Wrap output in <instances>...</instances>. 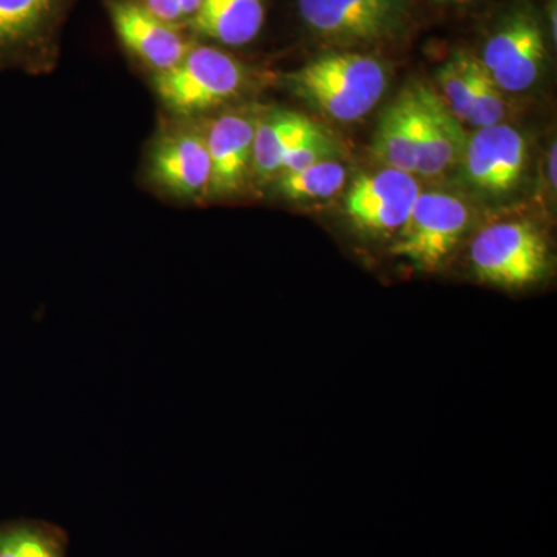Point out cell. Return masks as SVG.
<instances>
[{
  "instance_id": "obj_12",
  "label": "cell",
  "mask_w": 557,
  "mask_h": 557,
  "mask_svg": "<svg viewBox=\"0 0 557 557\" xmlns=\"http://www.w3.org/2000/svg\"><path fill=\"white\" fill-rule=\"evenodd\" d=\"M258 119L255 113L233 112L212 121L205 134L211 160V196H233L244 188L252 168Z\"/></svg>"
},
{
  "instance_id": "obj_14",
  "label": "cell",
  "mask_w": 557,
  "mask_h": 557,
  "mask_svg": "<svg viewBox=\"0 0 557 557\" xmlns=\"http://www.w3.org/2000/svg\"><path fill=\"white\" fill-rule=\"evenodd\" d=\"M265 22L262 0H203L190 30L226 47L252 42Z\"/></svg>"
},
{
  "instance_id": "obj_15",
  "label": "cell",
  "mask_w": 557,
  "mask_h": 557,
  "mask_svg": "<svg viewBox=\"0 0 557 557\" xmlns=\"http://www.w3.org/2000/svg\"><path fill=\"white\" fill-rule=\"evenodd\" d=\"M417 106L416 87H412L401 91L381 115L372 148L384 168L416 175Z\"/></svg>"
},
{
  "instance_id": "obj_25",
  "label": "cell",
  "mask_w": 557,
  "mask_h": 557,
  "mask_svg": "<svg viewBox=\"0 0 557 557\" xmlns=\"http://www.w3.org/2000/svg\"><path fill=\"white\" fill-rule=\"evenodd\" d=\"M435 2L443 3V5L463 7L471 3L472 0H435Z\"/></svg>"
},
{
  "instance_id": "obj_22",
  "label": "cell",
  "mask_w": 557,
  "mask_h": 557,
  "mask_svg": "<svg viewBox=\"0 0 557 557\" xmlns=\"http://www.w3.org/2000/svg\"><path fill=\"white\" fill-rule=\"evenodd\" d=\"M134 2L161 22L175 25V27L185 24L178 0H134Z\"/></svg>"
},
{
  "instance_id": "obj_9",
  "label": "cell",
  "mask_w": 557,
  "mask_h": 557,
  "mask_svg": "<svg viewBox=\"0 0 557 557\" xmlns=\"http://www.w3.org/2000/svg\"><path fill=\"white\" fill-rule=\"evenodd\" d=\"M108 11L124 49L156 75L175 67L194 46L180 27L157 20L134 0H108Z\"/></svg>"
},
{
  "instance_id": "obj_2",
  "label": "cell",
  "mask_w": 557,
  "mask_h": 557,
  "mask_svg": "<svg viewBox=\"0 0 557 557\" xmlns=\"http://www.w3.org/2000/svg\"><path fill=\"white\" fill-rule=\"evenodd\" d=\"M248 70L226 51L193 46L168 72L157 73L153 87L161 102L177 115L193 116L239 97Z\"/></svg>"
},
{
  "instance_id": "obj_20",
  "label": "cell",
  "mask_w": 557,
  "mask_h": 557,
  "mask_svg": "<svg viewBox=\"0 0 557 557\" xmlns=\"http://www.w3.org/2000/svg\"><path fill=\"white\" fill-rule=\"evenodd\" d=\"M471 54L458 51L438 70L440 87L445 95L443 101L461 123H467L471 102Z\"/></svg>"
},
{
  "instance_id": "obj_5",
  "label": "cell",
  "mask_w": 557,
  "mask_h": 557,
  "mask_svg": "<svg viewBox=\"0 0 557 557\" xmlns=\"http://www.w3.org/2000/svg\"><path fill=\"white\" fill-rule=\"evenodd\" d=\"M469 225V208L446 193H420L398 231L392 252L424 271L440 269L460 244Z\"/></svg>"
},
{
  "instance_id": "obj_21",
  "label": "cell",
  "mask_w": 557,
  "mask_h": 557,
  "mask_svg": "<svg viewBox=\"0 0 557 557\" xmlns=\"http://www.w3.org/2000/svg\"><path fill=\"white\" fill-rule=\"evenodd\" d=\"M335 152L336 149L332 139L321 127H317L306 138L300 139L298 145L288 150L287 156L282 161L277 177L307 170V168L321 163V161L333 160Z\"/></svg>"
},
{
  "instance_id": "obj_17",
  "label": "cell",
  "mask_w": 557,
  "mask_h": 557,
  "mask_svg": "<svg viewBox=\"0 0 557 557\" xmlns=\"http://www.w3.org/2000/svg\"><path fill=\"white\" fill-rule=\"evenodd\" d=\"M62 528L44 520L0 523V557H67Z\"/></svg>"
},
{
  "instance_id": "obj_18",
  "label": "cell",
  "mask_w": 557,
  "mask_h": 557,
  "mask_svg": "<svg viewBox=\"0 0 557 557\" xmlns=\"http://www.w3.org/2000/svg\"><path fill=\"white\" fill-rule=\"evenodd\" d=\"M347 170L343 163L325 160L307 170L277 177V190L292 201L327 200L346 185Z\"/></svg>"
},
{
  "instance_id": "obj_10",
  "label": "cell",
  "mask_w": 557,
  "mask_h": 557,
  "mask_svg": "<svg viewBox=\"0 0 557 557\" xmlns=\"http://www.w3.org/2000/svg\"><path fill=\"white\" fill-rule=\"evenodd\" d=\"M149 172L157 185L178 199L208 196L211 160L205 134L175 129L161 135L150 152Z\"/></svg>"
},
{
  "instance_id": "obj_6",
  "label": "cell",
  "mask_w": 557,
  "mask_h": 557,
  "mask_svg": "<svg viewBox=\"0 0 557 557\" xmlns=\"http://www.w3.org/2000/svg\"><path fill=\"white\" fill-rule=\"evenodd\" d=\"M480 62L502 91L531 89L547 62L544 33L536 17L525 10L511 14L487 39Z\"/></svg>"
},
{
  "instance_id": "obj_3",
  "label": "cell",
  "mask_w": 557,
  "mask_h": 557,
  "mask_svg": "<svg viewBox=\"0 0 557 557\" xmlns=\"http://www.w3.org/2000/svg\"><path fill=\"white\" fill-rule=\"evenodd\" d=\"M469 259L475 276L485 284L522 289L547 274L549 245L533 223L511 220L480 231L472 240Z\"/></svg>"
},
{
  "instance_id": "obj_24",
  "label": "cell",
  "mask_w": 557,
  "mask_h": 557,
  "mask_svg": "<svg viewBox=\"0 0 557 557\" xmlns=\"http://www.w3.org/2000/svg\"><path fill=\"white\" fill-rule=\"evenodd\" d=\"M201 2H203V0H178L180 10H182L185 24H188V22L196 16L197 11L200 10Z\"/></svg>"
},
{
  "instance_id": "obj_8",
  "label": "cell",
  "mask_w": 557,
  "mask_h": 557,
  "mask_svg": "<svg viewBox=\"0 0 557 557\" xmlns=\"http://www.w3.org/2000/svg\"><path fill=\"white\" fill-rule=\"evenodd\" d=\"M527 141L507 124L475 129L468 138L463 163L469 183L482 193L500 196L519 185L527 164Z\"/></svg>"
},
{
  "instance_id": "obj_23",
  "label": "cell",
  "mask_w": 557,
  "mask_h": 557,
  "mask_svg": "<svg viewBox=\"0 0 557 557\" xmlns=\"http://www.w3.org/2000/svg\"><path fill=\"white\" fill-rule=\"evenodd\" d=\"M557 149L556 143L549 146L547 157V178L549 188L556 189L557 186V171H556Z\"/></svg>"
},
{
  "instance_id": "obj_16",
  "label": "cell",
  "mask_w": 557,
  "mask_h": 557,
  "mask_svg": "<svg viewBox=\"0 0 557 557\" xmlns=\"http://www.w3.org/2000/svg\"><path fill=\"white\" fill-rule=\"evenodd\" d=\"M317 127L307 116L287 110H274L259 116L252 143L251 172L259 180L276 178L288 150Z\"/></svg>"
},
{
  "instance_id": "obj_7",
  "label": "cell",
  "mask_w": 557,
  "mask_h": 557,
  "mask_svg": "<svg viewBox=\"0 0 557 557\" xmlns=\"http://www.w3.org/2000/svg\"><path fill=\"white\" fill-rule=\"evenodd\" d=\"M420 193L413 175L383 168L355 180L346 196V214L358 230L388 236L403 228Z\"/></svg>"
},
{
  "instance_id": "obj_1",
  "label": "cell",
  "mask_w": 557,
  "mask_h": 557,
  "mask_svg": "<svg viewBox=\"0 0 557 557\" xmlns=\"http://www.w3.org/2000/svg\"><path fill=\"white\" fill-rule=\"evenodd\" d=\"M288 87L322 115L354 123L383 98L387 70L372 54L332 51L289 73Z\"/></svg>"
},
{
  "instance_id": "obj_13",
  "label": "cell",
  "mask_w": 557,
  "mask_h": 557,
  "mask_svg": "<svg viewBox=\"0 0 557 557\" xmlns=\"http://www.w3.org/2000/svg\"><path fill=\"white\" fill-rule=\"evenodd\" d=\"M70 0H0V60L21 57L50 39Z\"/></svg>"
},
{
  "instance_id": "obj_19",
  "label": "cell",
  "mask_w": 557,
  "mask_h": 557,
  "mask_svg": "<svg viewBox=\"0 0 557 557\" xmlns=\"http://www.w3.org/2000/svg\"><path fill=\"white\" fill-rule=\"evenodd\" d=\"M507 116V102L478 58L471 60V102L467 123L475 129L502 124Z\"/></svg>"
},
{
  "instance_id": "obj_11",
  "label": "cell",
  "mask_w": 557,
  "mask_h": 557,
  "mask_svg": "<svg viewBox=\"0 0 557 557\" xmlns=\"http://www.w3.org/2000/svg\"><path fill=\"white\" fill-rule=\"evenodd\" d=\"M417 170L423 178H437L463 159L467 134L446 102L428 87L416 86Z\"/></svg>"
},
{
  "instance_id": "obj_4",
  "label": "cell",
  "mask_w": 557,
  "mask_h": 557,
  "mask_svg": "<svg viewBox=\"0 0 557 557\" xmlns=\"http://www.w3.org/2000/svg\"><path fill=\"white\" fill-rule=\"evenodd\" d=\"M298 10L313 35L341 47L398 38L409 20L406 0H298Z\"/></svg>"
}]
</instances>
